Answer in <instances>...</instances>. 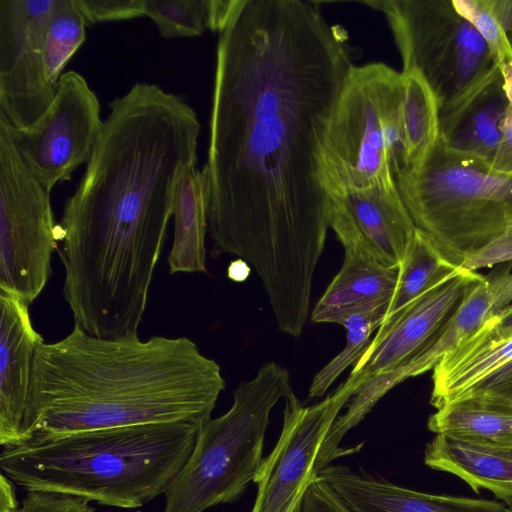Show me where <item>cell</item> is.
I'll return each instance as SVG.
<instances>
[{"instance_id":"52a82bcc","label":"cell","mask_w":512,"mask_h":512,"mask_svg":"<svg viewBox=\"0 0 512 512\" xmlns=\"http://www.w3.org/2000/svg\"><path fill=\"white\" fill-rule=\"evenodd\" d=\"M387 20L402 60L431 88L445 136L464 109L499 74L475 28L448 0H366Z\"/></svg>"},{"instance_id":"8fae6325","label":"cell","mask_w":512,"mask_h":512,"mask_svg":"<svg viewBox=\"0 0 512 512\" xmlns=\"http://www.w3.org/2000/svg\"><path fill=\"white\" fill-rule=\"evenodd\" d=\"M353 395L342 383L311 406L296 396L285 400L280 436L253 480L257 494L251 512H293L309 481L318 476L315 461L326 434Z\"/></svg>"},{"instance_id":"1f68e13d","label":"cell","mask_w":512,"mask_h":512,"mask_svg":"<svg viewBox=\"0 0 512 512\" xmlns=\"http://www.w3.org/2000/svg\"><path fill=\"white\" fill-rule=\"evenodd\" d=\"M460 398H472L493 404L512 403V360L457 399Z\"/></svg>"},{"instance_id":"603a6c76","label":"cell","mask_w":512,"mask_h":512,"mask_svg":"<svg viewBox=\"0 0 512 512\" xmlns=\"http://www.w3.org/2000/svg\"><path fill=\"white\" fill-rule=\"evenodd\" d=\"M508 100L501 73L464 109L451 130L441 136L452 149L488 161L498 153Z\"/></svg>"},{"instance_id":"ab89813d","label":"cell","mask_w":512,"mask_h":512,"mask_svg":"<svg viewBox=\"0 0 512 512\" xmlns=\"http://www.w3.org/2000/svg\"><path fill=\"white\" fill-rule=\"evenodd\" d=\"M493 324L503 330L512 329V308L506 307L491 318Z\"/></svg>"},{"instance_id":"f1b7e54d","label":"cell","mask_w":512,"mask_h":512,"mask_svg":"<svg viewBox=\"0 0 512 512\" xmlns=\"http://www.w3.org/2000/svg\"><path fill=\"white\" fill-rule=\"evenodd\" d=\"M451 2L456 12L483 38L499 68L512 62V48L485 0H452Z\"/></svg>"},{"instance_id":"4fadbf2b","label":"cell","mask_w":512,"mask_h":512,"mask_svg":"<svg viewBox=\"0 0 512 512\" xmlns=\"http://www.w3.org/2000/svg\"><path fill=\"white\" fill-rule=\"evenodd\" d=\"M483 277L476 271L459 269L396 315L384 320L344 384L355 393L372 376L410 360L431 340L467 292Z\"/></svg>"},{"instance_id":"d4e9b609","label":"cell","mask_w":512,"mask_h":512,"mask_svg":"<svg viewBox=\"0 0 512 512\" xmlns=\"http://www.w3.org/2000/svg\"><path fill=\"white\" fill-rule=\"evenodd\" d=\"M459 269L450 264L430 238L417 229L399 266L395 291L384 320L396 315L430 288L450 277Z\"/></svg>"},{"instance_id":"4dcf8cb0","label":"cell","mask_w":512,"mask_h":512,"mask_svg":"<svg viewBox=\"0 0 512 512\" xmlns=\"http://www.w3.org/2000/svg\"><path fill=\"white\" fill-rule=\"evenodd\" d=\"M21 505L22 512H95L86 499L45 491H27Z\"/></svg>"},{"instance_id":"7402d4cb","label":"cell","mask_w":512,"mask_h":512,"mask_svg":"<svg viewBox=\"0 0 512 512\" xmlns=\"http://www.w3.org/2000/svg\"><path fill=\"white\" fill-rule=\"evenodd\" d=\"M428 429L460 441L486 446H512V407L460 398L428 419Z\"/></svg>"},{"instance_id":"30bf717a","label":"cell","mask_w":512,"mask_h":512,"mask_svg":"<svg viewBox=\"0 0 512 512\" xmlns=\"http://www.w3.org/2000/svg\"><path fill=\"white\" fill-rule=\"evenodd\" d=\"M100 103L86 79L76 71L63 73L53 101L32 125L13 128L0 114L20 157L50 193L90 160L104 121Z\"/></svg>"},{"instance_id":"d590c367","label":"cell","mask_w":512,"mask_h":512,"mask_svg":"<svg viewBox=\"0 0 512 512\" xmlns=\"http://www.w3.org/2000/svg\"><path fill=\"white\" fill-rule=\"evenodd\" d=\"M512 48V0H485Z\"/></svg>"},{"instance_id":"9c48e42d","label":"cell","mask_w":512,"mask_h":512,"mask_svg":"<svg viewBox=\"0 0 512 512\" xmlns=\"http://www.w3.org/2000/svg\"><path fill=\"white\" fill-rule=\"evenodd\" d=\"M62 239L50 193L20 157L0 120V290L31 305L48 283Z\"/></svg>"},{"instance_id":"9a60e30c","label":"cell","mask_w":512,"mask_h":512,"mask_svg":"<svg viewBox=\"0 0 512 512\" xmlns=\"http://www.w3.org/2000/svg\"><path fill=\"white\" fill-rule=\"evenodd\" d=\"M44 342L36 332L29 305L0 290V444L16 447L31 441L27 428L34 360Z\"/></svg>"},{"instance_id":"74e56055","label":"cell","mask_w":512,"mask_h":512,"mask_svg":"<svg viewBox=\"0 0 512 512\" xmlns=\"http://www.w3.org/2000/svg\"><path fill=\"white\" fill-rule=\"evenodd\" d=\"M251 273V267L241 259L231 262L227 269V276L235 282H243Z\"/></svg>"},{"instance_id":"8992f818","label":"cell","mask_w":512,"mask_h":512,"mask_svg":"<svg viewBox=\"0 0 512 512\" xmlns=\"http://www.w3.org/2000/svg\"><path fill=\"white\" fill-rule=\"evenodd\" d=\"M294 396L288 370L274 362L241 382L225 414L198 424L192 452L164 493L163 512H205L235 502L263 460L272 408Z\"/></svg>"},{"instance_id":"60d3db41","label":"cell","mask_w":512,"mask_h":512,"mask_svg":"<svg viewBox=\"0 0 512 512\" xmlns=\"http://www.w3.org/2000/svg\"><path fill=\"white\" fill-rule=\"evenodd\" d=\"M507 507L509 508L510 512H512V500L506 502Z\"/></svg>"},{"instance_id":"b9f144b4","label":"cell","mask_w":512,"mask_h":512,"mask_svg":"<svg viewBox=\"0 0 512 512\" xmlns=\"http://www.w3.org/2000/svg\"><path fill=\"white\" fill-rule=\"evenodd\" d=\"M492 404H493V403H492ZM498 405H505V406L512 407V403H508V404H498Z\"/></svg>"},{"instance_id":"4316f807","label":"cell","mask_w":512,"mask_h":512,"mask_svg":"<svg viewBox=\"0 0 512 512\" xmlns=\"http://www.w3.org/2000/svg\"><path fill=\"white\" fill-rule=\"evenodd\" d=\"M386 313L387 307H380L354 313L341 322L340 325L347 331L346 345L315 375L308 392L310 398L323 396L340 374L358 362L372 340V333L378 330Z\"/></svg>"},{"instance_id":"ac0fdd59","label":"cell","mask_w":512,"mask_h":512,"mask_svg":"<svg viewBox=\"0 0 512 512\" xmlns=\"http://www.w3.org/2000/svg\"><path fill=\"white\" fill-rule=\"evenodd\" d=\"M345 250L340 271L312 311L315 323L341 322L348 316L371 309L387 307L395 291L399 268L379 263L357 238H338Z\"/></svg>"},{"instance_id":"ba28073f","label":"cell","mask_w":512,"mask_h":512,"mask_svg":"<svg viewBox=\"0 0 512 512\" xmlns=\"http://www.w3.org/2000/svg\"><path fill=\"white\" fill-rule=\"evenodd\" d=\"M402 100L401 72L380 62L352 68L323 144L328 195L395 180L403 167Z\"/></svg>"},{"instance_id":"5b68a950","label":"cell","mask_w":512,"mask_h":512,"mask_svg":"<svg viewBox=\"0 0 512 512\" xmlns=\"http://www.w3.org/2000/svg\"><path fill=\"white\" fill-rule=\"evenodd\" d=\"M395 181L416 228L457 268L512 225V172L452 149L441 135Z\"/></svg>"},{"instance_id":"484cf974","label":"cell","mask_w":512,"mask_h":512,"mask_svg":"<svg viewBox=\"0 0 512 512\" xmlns=\"http://www.w3.org/2000/svg\"><path fill=\"white\" fill-rule=\"evenodd\" d=\"M85 27L73 0L54 1L44 32L46 76L54 88L67 62L85 41Z\"/></svg>"},{"instance_id":"277c9868","label":"cell","mask_w":512,"mask_h":512,"mask_svg":"<svg viewBox=\"0 0 512 512\" xmlns=\"http://www.w3.org/2000/svg\"><path fill=\"white\" fill-rule=\"evenodd\" d=\"M198 424L79 431L2 448V473L26 491L135 509L165 493L189 458Z\"/></svg>"},{"instance_id":"83f0119b","label":"cell","mask_w":512,"mask_h":512,"mask_svg":"<svg viewBox=\"0 0 512 512\" xmlns=\"http://www.w3.org/2000/svg\"><path fill=\"white\" fill-rule=\"evenodd\" d=\"M145 16L167 39L202 35L211 25V0H144Z\"/></svg>"},{"instance_id":"e0dca14e","label":"cell","mask_w":512,"mask_h":512,"mask_svg":"<svg viewBox=\"0 0 512 512\" xmlns=\"http://www.w3.org/2000/svg\"><path fill=\"white\" fill-rule=\"evenodd\" d=\"M319 476L353 512H510L496 501L423 493L346 465L331 464Z\"/></svg>"},{"instance_id":"44dd1931","label":"cell","mask_w":512,"mask_h":512,"mask_svg":"<svg viewBox=\"0 0 512 512\" xmlns=\"http://www.w3.org/2000/svg\"><path fill=\"white\" fill-rule=\"evenodd\" d=\"M209 203L210 187L205 167L187 169L179 180L173 201L174 234L168 255L171 275L206 272Z\"/></svg>"},{"instance_id":"5bb4252c","label":"cell","mask_w":512,"mask_h":512,"mask_svg":"<svg viewBox=\"0 0 512 512\" xmlns=\"http://www.w3.org/2000/svg\"><path fill=\"white\" fill-rule=\"evenodd\" d=\"M328 196L329 227L336 236L357 238L379 263L399 268L417 228L396 181L361 189H344Z\"/></svg>"},{"instance_id":"d6986e66","label":"cell","mask_w":512,"mask_h":512,"mask_svg":"<svg viewBox=\"0 0 512 512\" xmlns=\"http://www.w3.org/2000/svg\"><path fill=\"white\" fill-rule=\"evenodd\" d=\"M510 360L512 329H499L490 318L434 367L431 404L437 409L459 398Z\"/></svg>"},{"instance_id":"f35d334b","label":"cell","mask_w":512,"mask_h":512,"mask_svg":"<svg viewBox=\"0 0 512 512\" xmlns=\"http://www.w3.org/2000/svg\"><path fill=\"white\" fill-rule=\"evenodd\" d=\"M503 80V89L508 100V106L512 108V62L499 68Z\"/></svg>"},{"instance_id":"7bdbcfd3","label":"cell","mask_w":512,"mask_h":512,"mask_svg":"<svg viewBox=\"0 0 512 512\" xmlns=\"http://www.w3.org/2000/svg\"><path fill=\"white\" fill-rule=\"evenodd\" d=\"M508 307L512 308V303Z\"/></svg>"},{"instance_id":"2e32d148","label":"cell","mask_w":512,"mask_h":512,"mask_svg":"<svg viewBox=\"0 0 512 512\" xmlns=\"http://www.w3.org/2000/svg\"><path fill=\"white\" fill-rule=\"evenodd\" d=\"M512 303V265L494 269L464 296L456 310L431 340L402 365L376 374L377 386L386 394L399 383L433 370L438 362L483 324Z\"/></svg>"},{"instance_id":"ffe728a7","label":"cell","mask_w":512,"mask_h":512,"mask_svg":"<svg viewBox=\"0 0 512 512\" xmlns=\"http://www.w3.org/2000/svg\"><path fill=\"white\" fill-rule=\"evenodd\" d=\"M424 462L458 476L475 492L486 489L505 503L512 500V446L478 445L437 434L425 448Z\"/></svg>"},{"instance_id":"7a4b0ae2","label":"cell","mask_w":512,"mask_h":512,"mask_svg":"<svg viewBox=\"0 0 512 512\" xmlns=\"http://www.w3.org/2000/svg\"><path fill=\"white\" fill-rule=\"evenodd\" d=\"M92 156L59 222L63 296L82 329L139 331L175 191L197 164L201 124L180 96L136 83L109 103Z\"/></svg>"},{"instance_id":"3957f363","label":"cell","mask_w":512,"mask_h":512,"mask_svg":"<svg viewBox=\"0 0 512 512\" xmlns=\"http://www.w3.org/2000/svg\"><path fill=\"white\" fill-rule=\"evenodd\" d=\"M225 380L187 337L103 339L77 325L36 351L28 402L31 441L142 424L201 423ZM30 441V442H31Z\"/></svg>"},{"instance_id":"7c38bea8","label":"cell","mask_w":512,"mask_h":512,"mask_svg":"<svg viewBox=\"0 0 512 512\" xmlns=\"http://www.w3.org/2000/svg\"><path fill=\"white\" fill-rule=\"evenodd\" d=\"M55 0H0V114L16 129L35 123L56 88L46 76L44 32Z\"/></svg>"},{"instance_id":"f546056e","label":"cell","mask_w":512,"mask_h":512,"mask_svg":"<svg viewBox=\"0 0 512 512\" xmlns=\"http://www.w3.org/2000/svg\"><path fill=\"white\" fill-rule=\"evenodd\" d=\"M86 26L145 16L144 0H73Z\"/></svg>"},{"instance_id":"836d02e7","label":"cell","mask_w":512,"mask_h":512,"mask_svg":"<svg viewBox=\"0 0 512 512\" xmlns=\"http://www.w3.org/2000/svg\"><path fill=\"white\" fill-rule=\"evenodd\" d=\"M512 261V225L470 256L460 269L476 271L478 268Z\"/></svg>"},{"instance_id":"cb8c5ba5","label":"cell","mask_w":512,"mask_h":512,"mask_svg":"<svg viewBox=\"0 0 512 512\" xmlns=\"http://www.w3.org/2000/svg\"><path fill=\"white\" fill-rule=\"evenodd\" d=\"M401 73L404 149L401 169H411L422 163L440 137L439 108L431 88L419 73Z\"/></svg>"},{"instance_id":"6da1fadb","label":"cell","mask_w":512,"mask_h":512,"mask_svg":"<svg viewBox=\"0 0 512 512\" xmlns=\"http://www.w3.org/2000/svg\"><path fill=\"white\" fill-rule=\"evenodd\" d=\"M316 5L235 0L216 51L208 231L277 308L310 300L330 228L323 144L355 66V48Z\"/></svg>"},{"instance_id":"e575fe53","label":"cell","mask_w":512,"mask_h":512,"mask_svg":"<svg viewBox=\"0 0 512 512\" xmlns=\"http://www.w3.org/2000/svg\"><path fill=\"white\" fill-rule=\"evenodd\" d=\"M501 144L492 166L498 170L512 172V108L507 107L501 123Z\"/></svg>"},{"instance_id":"d6a6232c","label":"cell","mask_w":512,"mask_h":512,"mask_svg":"<svg viewBox=\"0 0 512 512\" xmlns=\"http://www.w3.org/2000/svg\"><path fill=\"white\" fill-rule=\"evenodd\" d=\"M293 512H353L320 476L313 478Z\"/></svg>"},{"instance_id":"8d00e7d4","label":"cell","mask_w":512,"mask_h":512,"mask_svg":"<svg viewBox=\"0 0 512 512\" xmlns=\"http://www.w3.org/2000/svg\"><path fill=\"white\" fill-rule=\"evenodd\" d=\"M0 512H22L17 500L15 484L5 474L0 476Z\"/></svg>"}]
</instances>
